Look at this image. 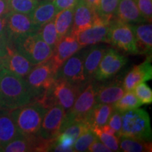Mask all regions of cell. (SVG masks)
I'll list each match as a JSON object with an SVG mask.
<instances>
[{"instance_id": "6da1fadb", "label": "cell", "mask_w": 152, "mask_h": 152, "mask_svg": "<svg viewBox=\"0 0 152 152\" xmlns=\"http://www.w3.org/2000/svg\"><path fill=\"white\" fill-rule=\"evenodd\" d=\"M33 100L25 78L3 68L0 71V108L11 111Z\"/></svg>"}, {"instance_id": "7a4b0ae2", "label": "cell", "mask_w": 152, "mask_h": 152, "mask_svg": "<svg viewBox=\"0 0 152 152\" xmlns=\"http://www.w3.org/2000/svg\"><path fill=\"white\" fill-rule=\"evenodd\" d=\"M47 108L37 101H33L17 109L11 110L10 115L23 136L38 135Z\"/></svg>"}, {"instance_id": "3957f363", "label": "cell", "mask_w": 152, "mask_h": 152, "mask_svg": "<svg viewBox=\"0 0 152 152\" xmlns=\"http://www.w3.org/2000/svg\"><path fill=\"white\" fill-rule=\"evenodd\" d=\"M85 87L64 79L56 78L42 96L34 101L40 102L47 109L54 104H59L66 112L71 109L76 98Z\"/></svg>"}, {"instance_id": "277c9868", "label": "cell", "mask_w": 152, "mask_h": 152, "mask_svg": "<svg viewBox=\"0 0 152 152\" xmlns=\"http://www.w3.org/2000/svg\"><path fill=\"white\" fill-rule=\"evenodd\" d=\"M13 45L33 66L47 61L53 54V49L43 40L39 31L16 38Z\"/></svg>"}, {"instance_id": "5b68a950", "label": "cell", "mask_w": 152, "mask_h": 152, "mask_svg": "<svg viewBox=\"0 0 152 152\" xmlns=\"http://www.w3.org/2000/svg\"><path fill=\"white\" fill-rule=\"evenodd\" d=\"M122 113V128L120 137H128L144 140H151L150 118L145 110L135 109Z\"/></svg>"}, {"instance_id": "8992f818", "label": "cell", "mask_w": 152, "mask_h": 152, "mask_svg": "<svg viewBox=\"0 0 152 152\" xmlns=\"http://www.w3.org/2000/svg\"><path fill=\"white\" fill-rule=\"evenodd\" d=\"M56 72L57 70L51 58L33 66L25 77V80L33 94L34 100L42 96L52 86L56 79Z\"/></svg>"}, {"instance_id": "52a82bcc", "label": "cell", "mask_w": 152, "mask_h": 152, "mask_svg": "<svg viewBox=\"0 0 152 152\" xmlns=\"http://www.w3.org/2000/svg\"><path fill=\"white\" fill-rule=\"evenodd\" d=\"M95 89L96 83H93V81L87 83L76 98L71 109L66 112L62 124L73 121L89 123L91 113L96 104Z\"/></svg>"}, {"instance_id": "ba28073f", "label": "cell", "mask_w": 152, "mask_h": 152, "mask_svg": "<svg viewBox=\"0 0 152 152\" xmlns=\"http://www.w3.org/2000/svg\"><path fill=\"white\" fill-rule=\"evenodd\" d=\"M106 43L129 54H138L132 25L120 21L115 18L110 23Z\"/></svg>"}, {"instance_id": "9c48e42d", "label": "cell", "mask_w": 152, "mask_h": 152, "mask_svg": "<svg viewBox=\"0 0 152 152\" xmlns=\"http://www.w3.org/2000/svg\"><path fill=\"white\" fill-rule=\"evenodd\" d=\"M6 37L9 45L16 38L38 32L41 27L36 25L30 15L10 11L5 15Z\"/></svg>"}, {"instance_id": "30bf717a", "label": "cell", "mask_w": 152, "mask_h": 152, "mask_svg": "<svg viewBox=\"0 0 152 152\" xmlns=\"http://www.w3.org/2000/svg\"><path fill=\"white\" fill-rule=\"evenodd\" d=\"M86 49H80L66 60L57 71L56 78L64 79L83 87L86 86L87 83L84 75V59Z\"/></svg>"}, {"instance_id": "8fae6325", "label": "cell", "mask_w": 152, "mask_h": 152, "mask_svg": "<svg viewBox=\"0 0 152 152\" xmlns=\"http://www.w3.org/2000/svg\"><path fill=\"white\" fill-rule=\"evenodd\" d=\"M128 59L114 49H107L99 63L94 79L105 81L115 76L125 66Z\"/></svg>"}, {"instance_id": "7c38bea8", "label": "cell", "mask_w": 152, "mask_h": 152, "mask_svg": "<svg viewBox=\"0 0 152 152\" xmlns=\"http://www.w3.org/2000/svg\"><path fill=\"white\" fill-rule=\"evenodd\" d=\"M66 111L59 104H54L47 109L44 115L38 136L46 140H54L60 133Z\"/></svg>"}, {"instance_id": "4fadbf2b", "label": "cell", "mask_w": 152, "mask_h": 152, "mask_svg": "<svg viewBox=\"0 0 152 152\" xmlns=\"http://www.w3.org/2000/svg\"><path fill=\"white\" fill-rule=\"evenodd\" d=\"M110 23L111 22L104 20L98 15L92 27L76 35L75 37L79 45L84 48L102 42L106 43Z\"/></svg>"}, {"instance_id": "5bb4252c", "label": "cell", "mask_w": 152, "mask_h": 152, "mask_svg": "<svg viewBox=\"0 0 152 152\" xmlns=\"http://www.w3.org/2000/svg\"><path fill=\"white\" fill-rule=\"evenodd\" d=\"M98 14L85 0H78L74 7L73 23L71 34L76 36L82 31L91 28L97 18Z\"/></svg>"}, {"instance_id": "9a60e30c", "label": "cell", "mask_w": 152, "mask_h": 152, "mask_svg": "<svg viewBox=\"0 0 152 152\" xmlns=\"http://www.w3.org/2000/svg\"><path fill=\"white\" fill-rule=\"evenodd\" d=\"M81 49L83 47L79 45L75 36L72 34L60 38L50 58L57 71L66 60Z\"/></svg>"}, {"instance_id": "2e32d148", "label": "cell", "mask_w": 152, "mask_h": 152, "mask_svg": "<svg viewBox=\"0 0 152 152\" xmlns=\"http://www.w3.org/2000/svg\"><path fill=\"white\" fill-rule=\"evenodd\" d=\"M102 82L100 84H96L95 99L96 104H113L125 93L123 81L119 78L111 81Z\"/></svg>"}, {"instance_id": "e0dca14e", "label": "cell", "mask_w": 152, "mask_h": 152, "mask_svg": "<svg viewBox=\"0 0 152 152\" xmlns=\"http://www.w3.org/2000/svg\"><path fill=\"white\" fill-rule=\"evenodd\" d=\"M1 62L4 68L23 78L28 75L34 66L15 49L13 44L9 45L8 52L1 58Z\"/></svg>"}, {"instance_id": "ac0fdd59", "label": "cell", "mask_w": 152, "mask_h": 152, "mask_svg": "<svg viewBox=\"0 0 152 152\" xmlns=\"http://www.w3.org/2000/svg\"><path fill=\"white\" fill-rule=\"evenodd\" d=\"M151 58V56H149L145 61L133 66L128 72L123 81V88L125 92L132 91L136 85L151 80L152 66Z\"/></svg>"}, {"instance_id": "d6986e66", "label": "cell", "mask_w": 152, "mask_h": 152, "mask_svg": "<svg viewBox=\"0 0 152 152\" xmlns=\"http://www.w3.org/2000/svg\"><path fill=\"white\" fill-rule=\"evenodd\" d=\"M23 136L8 110L0 109V151L9 142Z\"/></svg>"}, {"instance_id": "ffe728a7", "label": "cell", "mask_w": 152, "mask_h": 152, "mask_svg": "<svg viewBox=\"0 0 152 152\" xmlns=\"http://www.w3.org/2000/svg\"><path fill=\"white\" fill-rule=\"evenodd\" d=\"M133 30L136 39L138 54L151 56L152 50V25L151 23L133 24Z\"/></svg>"}, {"instance_id": "44dd1931", "label": "cell", "mask_w": 152, "mask_h": 152, "mask_svg": "<svg viewBox=\"0 0 152 152\" xmlns=\"http://www.w3.org/2000/svg\"><path fill=\"white\" fill-rule=\"evenodd\" d=\"M106 49V47L102 45H94L86 49L84 59V75L87 83L94 80L95 73Z\"/></svg>"}, {"instance_id": "7402d4cb", "label": "cell", "mask_w": 152, "mask_h": 152, "mask_svg": "<svg viewBox=\"0 0 152 152\" xmlns=\"http://www.w3.org/2000/svg\"><path fill=\"white\" fill-rule=\"evenodd\" d=\"M115 18L132 25L146 22L140 14L135 0H119Z\"/></svg>"}, {"instance_id": "603a6c76", "label": "cell", "mask_w": 152, "mask_h": 152, "mask_svg": "<svg viewBox=\"0 0 152 152\" xmlns=\"http://www.w3.org/2000/svg\"><path fill=\"white\" fill-rule=\"evenodd\" d=\"M58 11L54 3L51 1H40L33 12L30 14V18L39 27L53 20Z\"/></svg>"}, {"instance_id": "cb8c5ba5", "label": "cell", "mask_w": 152, "mask_h": 152, "mask_svg": "<svg viewBox=\"0 0 152 152\" xmlns=\"http://www.w3.org/2000/svg\"><path fill=\"white\" fill-rule=\"evenodd\" d=\"M74 7L60 11L54 17V23L56 27L58 40L60 38L71 33L73 23Z\"/></svg>"}, {"instance_id": "d4e9b609", "label": "cell", "mask_w": 152, "mask_h": 152, "mask_svg": "<svg viewBox=\"0 0 152 152\" xmlns=\"http://www.w3.org/2000/svg\"><path fill=\"white\" fill-rule=\"evenodd\" d=\"M113 111L112 104H96L89 120L91 128L93 127H102L107 124Z\"/></svg>"}, {"instance_id": "484cf974", "label": "cell", "mask_w": 152, "mask_h": 152, "mask_svg": "<svg viewBox=\"0 0 152 152\" xmlns=\"http://www.w3.org/2000/svg\"><path fill=\"white\" fill-rule=\"evenodd\" d=\"M120 148L125 152H151L152 144L151 141H144L139 139L120 137Z\"/></svg>"}, {"instance_id": "4316f807", "label": "cell", "mask_w": 152, "mask_h": 152, "mask_svg": "<svg viewBox=\"0 0 152 152\" xmlns=\"http://www.w3.org/2000/svg\"><path fill=\"white\" fill-rule=\"evenodd\" d=\"M125 92L126 93L123 94L122 97L112 104L114 109L123 113L129 110L137 109L142 105L133 91H128Z\"/></svg>"}, {"instance_id": "83f0119b", "label": "cell", "mask_w": 152, "mask_h": 152, "mask_svg": "<svg viewBox=\"0 0 152 152\" xmlns=\"http://www.w3.org/2000/svg\"><path fill=\"white\" fill-rule=\"evenodd\" d=\"M119 0H100L96 14L104 20L111 22L115 18Z\"/></svg>"}, {"instance_id": "f1b7e54d", "label": "cell", "mask_w": 152, "mask_h": 152, "mask_svg": "<svg viewBox=\"0 0 152 152\" xmlns=\"http://www.w3.org/2000/svg\"><path fill=\"white\" fill-rule=\"evenodd\" d=\"M39 33L40 34L43 40L53 49L54 52V49L58 41V37L55 27L54 18L41 26Z\"/></svg>"}, {"instance_id": "f546056e", "label": "cell", "mask_w": 152, "mask_h": 152, "mask_svg": "<svg viewBox=\"0 0 152 152\" xmlns=\"http://www.w3.org/2000/svg\"><path fill=\"white\" fill-rule=\"evenodd\" d=\"M9 10L30 15L41 0H7Z\"/></svg>"}, {"instance_id": "4dcf8cb0", "label": "cell", "mask_w": 152, "mask_h": 152, "mask_svg": "<svg viewBox=\"0 0 152 152\" xmlns=\"http://www.w3.org/2000/svg\"><path fill=\"white\" fill-rule=\"evenodd\" d=\"M97 139L98 137L92 132L91 128L87 129L82 133L74 142L73 147V151H87L89 146Z\"/></svg>"}, {"instance_id": "1f68e13d", "label": "cell", "mask_w": 152, "mask_h": 152, "mask_svg": "<svg viewBox=\"0 0 152 152\" xmlns=\"http://www.w3.org/2000/svg\"><path fill=\"white\" fill-rule=\"evenodd\" d=\"M92 132L99 139L101 142L111 150V151H119V138L117 136L104 132L100 127H93Z\"/></svg>"}, {"instance_id": "d6a6232c", "label": "cell", "mask_w": 152, "mask_h": 152, "mask_svg": "<svg viewBox=\"0 0 152 152\" xmlns=\"http://www.w3.org/2000/svg\"><path fill=\"white\" fill-rule=\"evenodd\" d=\"M132 91L142 104L148 105L152 103V90L144 82L136 85Z\"/></svg>"}, {"instance_id": "836d02e7", "label": "cell", "mask_w": 152, "mask_h": 152, "mask_svg": "<svg viewBox=\"0 0 152 152\" xmlns=\"http://www.w3.org/2000/svg\"><path fill=\"white\" fill-rule=\"evenodd\" d=\"M140 14L146 22L151 23L152 0H135Z\"/></svg>"}, {"instance_id": "e575fe53", "label": "cell", "mask_w": 152, "mask_h": 152, "mask_svg": "<svg viewBox=\"0 0 152 152\" xmlns=\"http://www.w3.org/2000/svg\"><path fill=\"white\" fill-rule=\"evenodd\" d=\"M107 124L115 131V134L119 137L122 128V113L113 109Z\"/></svg>"}, {"instance_id": "d590c367", "label": "cell", "mask_w": 152, "mask_h": 152, "mask_svg": "<svg viewBox=\"0 0 152 152\" xmlns=\"http://www.w3.org/2000/svg\"><path fill=\"white\" fill-rule=\"evenodd\" d=\"M78 0H53L52 2L58 11L70 8H73L77 4Z\"/></svg>"}, {"instance_id": "8d00e7d4", "label": "cell", "mask_w": 152, "mask_h": 152, "mask_svg": "<svg viewBox=\"0 0 152 152\" xmlns=\"http://www.w3.org/2000/svg\"><path fill=\"white\" fill-rule=\"evenodd\" d=\"M87 151L90 152H111V150L108 148L106 146L99 141V140H95L93 142L92 144L89 146L88 149H87Z\"/></svg>"}, {"instance_id": "74e56055", "label": "cell", "mask_w": 152, "mask_h": 152, "mask_svg": "<svg viewBox=\"0 0 152 152\" xmlns=\"http://www.w3.org/2000/svg\"><path fill=\"white\" fill-rule=\"evenodd\" d=\"M9 45L7 37L0 36V58H2L7 54Z\"/></svg>"}, {"instance_id": "f35d334b", "label": "cell", "mask_w": 152, "mask_h": 152, "mask_svg": "<svg viewBox=\"0 0 152 152\" xmlns=\"http://www.w3.org/2000/svg\"><path fill=\"white\" fill-rule=\"evenodd\" d=\"M10 11L7 0H0V16H5Z\"/></svg>"}, {"instance_id": "ab89813d", "label": "cell", "mask_w": 152, "mask_h": 152, "mask_svg": "<svg viewBox=\"0 0 152 152\" xmlns=\"http://www.w3.org/2000/svg\"><path fill=\"white\" fill-rule=\"evenodd\" d=\"M0 36L6 37V17L0 16Z\"/></svg>"}, {"instance_id": "60d3db41", "label": "cell", "mask_w": 152, "mask_h": 152, "mask_svg": "<svg viewBox=\"0 0 152 152\" xmlns=\"http://www.w3.org/2000/svg\"><path fill=\"white\" fill-rule=\"evenodd\" d=\"M85 1L90 5L91 8H92L96 12L99 5L100 0H85Z\"/></svg>"}, {"instance_id": "b9f144b4", "label": "cell", "mask_w": 152, "mask_h": 152, "mask_svg": "<svg viewBox=\"0 0 152 152\" xmlns=\"http://www.w3.org/2000/svg\"><path fill=\"white\" fill-rule=\"evenodd\" d=\"M100 128H101V130L103 131L104 132L107 133V134H109L115 135V131L114 130L113 128H111L108 124L104 125V126L102 127H100Z\"/></svg>"}, {"instance_id": "7bdbcfd3", "label": "cell", "mask_w": 152, "mask_h": 152, "mask_svg": "<svg viewBox=\"0 0 152 152\" xmlns=\"http://www.w3.org/2000/svg\"><path fill=\"white\" fill-rule=\"evenodd\" d=\"M3 68V65H2V62H1V58H0V71Z\"/></svg>"}, {"instance_id": "ee69618b", "label": "cell", "mask_w": 152, "mask_h": 152, "mask_svg": "<svg viewBox=\"0 0 152 152\" xmlns=\"http://www.w3.org/2000/svg\"><path fill=\"white\" fill-rule=\"evenodd\" d=\"M46 1H52L53 0H46Z\"/></svg>"}, {"instance_id": "f6af8a7d", "label": "cell", "mask_w": 152, "mask_h": 152, "mask_svg": "<svg viewBox=\"0 0 152 152\" xmlns=\"http://www.w3.org/2000/svg\"><path fill=\"white\" fill-rule=\"evenodd\" d=\"M0 109H1V108H0Z\"/></svg>"}]
</instances>
